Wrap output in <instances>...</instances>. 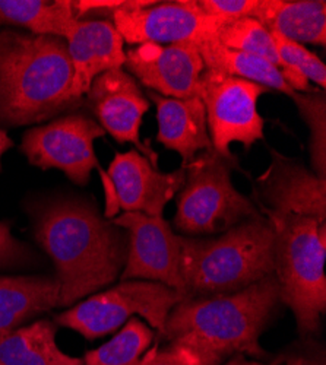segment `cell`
<instances>
[{"mask_svg": "<svg viewBox=\"0 0 326 365\" xmlns=\"http://www.w3.org/2000/svg\"><path fill=\"white\" fill-rule=\"evenodd\" d=\"M29 214L34 238L56 267L61 287L57 307H71L121 277L128 259V232L108 222L94 205L56 199L36 203Z\"/></svg>", "mask_w": 326, "mask_h": 365, "instance_id": "obj_1", "label": "cell"}, {"mask_svg": "<svg viewBox=\"0 0 326 365\" xmlns=\"http://www.w3.org/2000/svg\"><path fill=\"white\" fill-rule=\"evenodd\" d=\"M63 38L0 31V129L40 123L82 106L72 96Z\"/></svg>", "mask_w": 326, "mask_h": 365, "instance_id": "obj_2", "label": "cell"}, {"mask_svg": "<svg viewBox=\"0 0 326 365\" xmlns=\"http://www.w3.org/2000/svg\"><path fill=\"white\" fill-rule=\"evenodd\" d=\"M280 287L272 275L231 294L180 301L170 312L163 336L223 361L233 354L266 358L259 344L278 307Z\"/></svg>", "mask_w": 326, "mask_h": 365, "instance_id": "obj_3", "label": "cell"}, {"mask_svg": "<svg viewBox=\"0 0 326 365\" xmlns=\"http://www.w3.org/2000/svg\"><path fill=\"white\" fill-rule=\"evenodd\" d=\"M268 218H249L218 237L179 235L185 299L242 291L274 273Z\"/></svg>", "mask_w": 326, "mask_h": 365, "instance_id": "obj_4", "label": "cell"}, {"mask_svg": "<svg viewBox=\"0 0 326 365\" xmlns=\"http://www.w3.org/2000/svg\"><path fill=\"white\" fill-rule=\"evenodd\" d=\"M275 234L274 275L280 299L292 312L303 338L315 334L326 312V222L263 212Z\"/></svg>", "mask_w": 326, "mask_h": 365, "instance_id": "obj_5", "label": "cell"}, {"mask_svg": "<svg viewBox=\"0 0 326 365\" xmlns=\"http://www.w3.org/2000/svg\"><path fill=\"white\" fill-rule=\"evenodd\" d=\"M237 165L234 157H224L214 148L185 165V182L175 195L177 230L189 237L218 234L260 215L258 206L233 186Z\"/></svg>", "mask_w": 326, "mask_h": 365, "instance_id": "obj_6", "label": "cell"}, {"mask_svg": "<svg viewBox=\"0 0 326 365\" xmlns=\"http://www.w3.org/2000/svg\"><path fill=\"white\" fill-rule=\"evenodd\" d=\"M183 299L179 291L160 282L122 281L56 316V323L94 341L114 333L138 314L158 333H163L170 312Z\"/></svg>", "mask_w": 326, "mask_h": 365, "instance_id": "obj_7", "label": "cell"}, {"mask_svg": "<svg viewBox=\"0 0 326 365\" xmlns=\"http://www.w3.org/2000/svg\"><path fill=\"white\" fill-rule=\"evenodd\" d=\"M198 97L206 111L213 148L224 157H234L230 145L246 149L263 139L265 120L258 111L260 96L271 89L259 83L205 69L199 78Z\"/></svg>", "mask_w": 326, "mask_h": 365, "instance_id": "obj_8", "label": "cell"}, {"mask_svg": "<svg viewBox=\"0 0 326 365\" xmlns=\"http://www.w3.org/2000/svg\"><path fill=\"white\" fill-rule=\"evenodd\" d=\"M104 135L98 121L73 113L26 130L21 148L29 164L41 170H58L76 185L85 186L98 167L94 142Z\"/></svg>", "mask_w": 326, "mask_h": 365, "instance_id": "obj_9", "label": "cell"}, {"mask_svg": "<svg viewBox=\"0 0 326 365\" xmlns=\"http://www.w3.org/2000/svg\"><path fill=\"white\" fill-rule=\"evenodd\" d=\"M185 167L160 173L136 149L117 152L107 173L101 171L106 190L104 218H116L118 210L163 217L167 203L185 182Z\"/></svg>", "mask_w": 326, "mask_h": 365, "instance_id": "obj_10", "label": "cell"}, {"mask_svg": "<svg viewBox=\"0 0 326 365\" xmlns=\"http://www.w3.org/2000/svg\"><path fill=\"white\" fill-rule=\"evenodd\" d=\"M111 24L125 43L175 44L217 38L224 26L220 21L202 12L198 0L156 4L151 6L121 9L111 15Z\"/></svg>", "mask_w": 326, "mask_h": 365, "instance_id": "obj_11", "label": "cell"}, {"mask_svg": "<svg viewBox=\"0 0 326 365\" xmlns=\"http://www.w3.org/2000/svg\"><path fill=\"white\" fill-rule=\"evenodd\" d=\"M128 232L129 247L122 281L142 279L160 282L179 291L185 298L180 272L179 235L163 217H150L139 212H125L111 221Z\"/></svg>", "mask_w": 326, "mask_h": 365, "instance_id": "obj_12", "label": "cell"}, {"mask_svg": "<svg viewBox=\"0 0 326 365\" xmlns=\"http://www.w3.org/2000/svg\"><path fill=\"white\" fill-rule=\"evenodd\" d=\"M270 155V167L255 180L258 206L277 215L310 217L326 222V178L275 149Z\"/></svg>", "mask_w": 326, "mask_h": 365, "instance_id": "obj_13", "label": "cell"}, {"mask_svg": "<svg viewBox=\"0 0 326 365\" xmlns=\"http://www.w3.org/2000/svg\"><path fill=\"white\" fill-rule=\"evenodd\" d=\"M98 125L118 143H132L136 150L158 168L157 152L141 140L143 114L150 110V101L138 81L126 71L113 69L100 75L86 93Z\"/></svg>", "mask_w": 326, "mask_h": 365, "instance_id": "obj_14", "label": "cell"}, {"mask_svg": "<svg viewBox=\"0 0 326 365\" xmlns=\"http://www.w3.org/2000/svg\"><path fill=\"white\" fill-rule=\"evenodd\" d=\"M125 54L128 72L150 91L168 98L198 97L199 78L205 71L199 44L143 43Z\"/></svg>", "mask_w": 326, "mask_h": 365, "instance_id": "obj_15", "label": "cell"}, {"mask_svg": "<svg viewBox=\"0 0 326 365\" xmlns=\"http://www.w3.org/2000/svg\"><path fill=\"white\" fill-rule=\"evenodd\" d=\"M72 65V96L82 100L103 73L125 66L123 38L111 21L81 19L65 40Z\"/></svg>", "mask_w": 326, "mask_h": 365, "instance_id": "obj_16", "label": "cell"}, {"mask_svg": "<svg viewBox=\"0 0 326 365\" xmlns=\"http://www.w3.org/2000/svg\"><path fill=\"white\" fill-rule=\"evenodd\" d=\"M157 107V140L182 157V165L198 154L213 149L206 111L199 97L168 98L148 89V97Z\"/></svg>", "mask_w": 326, "mask_h": 365, "instance_id": "obj_17", "label": "cell"}, {"mask_svg": "<svg viewBox=\"0 0 326 365\" xmlns=\"http://www.w3.org/2000/svg\"><path fill=\"white\" fill-rule=\"evenodd\" d=\"M270 33L299 44H326V2L323 0H258L253 12Z\"/></svg>", "mask_w": 326, "mask_h": 365, "instance_id": "obj_18", "label": "cell"}, {"mask_svg": "<svg viewBox=\"0 0 326 365\" xmlns=\"http://www.w3.org/2000/svg\"><path fill=\"white\" fill-rule=\"evenodd\" d=\"M56 277H0V338L58 306Z\"/></svg>", "mask_w": 326, "mask_h": 365, "instance_id": "obj_19", "label": "cell"}, {"mask_svg": "<svg viewBox=\"0 0 326 365\" xmlns=\"http://www.w3.org/2000/svg\"><path fill=\"white\" fill-rule=\"evenodd\" d=\"M2 365H83L57 346L56 326L49 320L21 326L0 338Z\"/></svg>", "mask_w": 326, "mask_h": 365, "instance_id": "obj_20", "label": "cell"}, {"mask_svg": "<svg viewBox=\"0 0 326 365\" xmlns=\"http://www.w3.org/2000/svg\"><path fill=\"white\" fill-rule=\"evenodd\" d=\"M78 19L71 0H0V26L66 40Z\"/></svg>", "mask_w": 326, "mask_h": 365, "instance_id": "obj_21", "label": "cell"}, {"mask_svg": "<svg viewBox=\"0 0 326 365\" xmlns=\"http://www.w3.org/2000/svg\"><path fill=\"white\" fill-rule=\"evenodd\" d=\"M199 53L202 56L205 69H213L230 76L259 83L268 89L280 91L290 98L295 93L285 83L278 68L258 56L227 48L221 46L217 38L200 43Z\"/></svg>", "mask_w": 326, "mask_h": 365, "instance_id": "obj_22", "label": "cell"}, {"mask_svg": "<svg viewBox=\"0 0 326 365\" xmlns=\"http://www.w3.org/2000/svg\"><path fill=\"white\" fill-rule=\"evenodd\" d=\"M153 341V329L133 316L111 341L88 351L83 365H138Z\"/></svg>", "mask_w": 326, "mask_h": 365, "instance_id": "obj_23", "label": "cell"}, {"mask_svg": "<svg viewBox=\"0 0 326 365\" xmlns=\"http://www.w3.org/2000/svg\"><path fill=\"white\" fill-rule=\"evenodd\" d=\"M217 41L227 48L258 56L275 68H281L271 33L255 18L249 16L225 24L217 34Z\"/></svg>", "mask_w": 326, "mask_h": 365, "instance_id": "obj_24", "label": "cell"}, {"mask_svg": "<svg viewBox=\"0 0 326 365\" xmlns=\"http://www.w3.org/2000/svg\"><path fill=\"white\" fill-rule=\"evenodd\" d=\"M292 103L310 129V158L313 173L326 178V98L317 88L312 93H294Z\"/></svg>", "mask_w": 326, "mask_h": 365, "instance_id": "obj_25", "label": "cell"}, {"mask_svg": "<svg viewBox=\"0 0 326 365\" xmlns=\"http://www.w3.org/2000/svg\"><path fill=\"white\" fill-rule=\"evenodd\" d=\"M221 361L213 355L198 351L186 344L170 341L164 349L157 345L146 351L138 365H220Z\"/></svg>", "mask_w": 326, "mask_h": 365, "instance_id": "obj_26", "label": "cell"}, {"mask_svg": "<svg viewBox=\"0 0 326 365\" xmlns=\"http://www.w3.org/2000/svg\"><path fill=\"white\" fill-rule=\"evenodd\" d=\"M198 5L202 12L225 25L242 18H252L258 0H198Z\"/></svg>", "mask_w": 326, "mask_h": 365, "instance_id": "obj_27", "label": "cell"}, {"mask_svg": "<svg viewBox=\"0 0 326 365\" xmlns=\"http://www.w3.org/2000/svg\"><path fill=\"white\" fill-rule=\"evenodd\" d=\"M39 256L25 242L15 238L8 224L0 222V267H16L36 263Z\"/></svg>", "mask_w": 326, "mask_h": 365, "instance_id": "obj_28", "label": "cell"}, {"mask_svg": "<svg viewBox=\"0 0 326 365\" xmlns=\"http://www.w3.org/2000/svg\"><path fill=\"white\" fill-rule=\"evenodd\" d=\"M157 2L153 0H81V2H72V8L78 21L83 16H110L128 8H141V6H151Z\"/></svg>", "mask_w": 326, "mask_h": 365, "instance_id": "obj_29", "label": "cell"}, {"mask_svg": "<svg viewBox=\"0 0 326 365\" xmlns=\"http://www.w3.org/2000/svg\"><path fill=\"white\" fill-rule=\"evenodd\" d=\"M285 365H326L323 352L292 354L285 359Z\"/></svg>", "mask_w": 326, "mask_h": 365, "instance_id": "obj_30", "label": "cell"}, {"mask_svg": "<svg viewBox=\"0 0 326 365\" xmlns=\"http://www.w3.org/2000/svg\"><path fill=\"white\" fill-rule=\"evenodd\" d=\"M14 146L12 139L8 136V133L0 129V170H2V158L6 154V150H9Z\"/></svg>", "mask_w": 326, "mask_h": 365, "instance_id": "obj_31", "label": "cell"}, {"mask_svg": "<svg viewBox=\"0 0 326 365\" xmlns=\"http://www.w3.org/2000/svg\"><path fill=\"white\" fill-rule=\"evenodd\" d=\"M225 365H278V362L274 364H262L259 361H249L245 355L242 354H235V356H233Z\"/></svg>", "mask_w": 326, "mask_h": 365, "instance_id": "obj_32", "label": "cell"}, {"mask_svg": "<svg viewBox=\"0 0 326 365\" xmlns=\"http://www.w3.org/2000/svg\"><path fill=\"white\" fill-rule=\"evenodd\" d=\"M0 365H2V364H0Z\"/></svg>", "mask_w": 326, "mask_h": 365, "instance_id": "obj_33", "label": "cell"}]
</instances>
